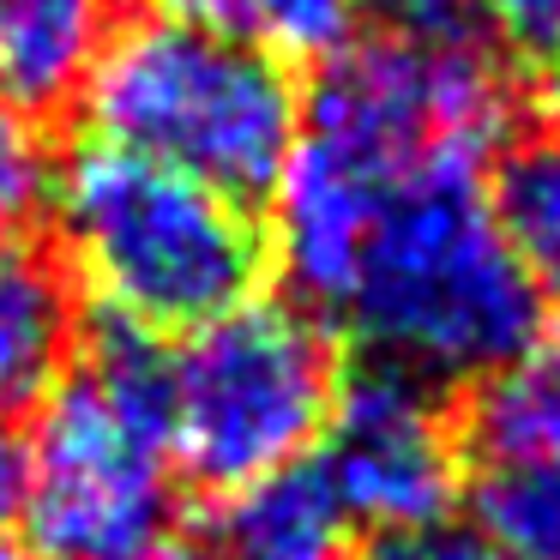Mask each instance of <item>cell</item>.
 Masks as SVG:
<instances>
[{
    "label": "cell",
    "instance_id": "11",
    "mask_svg": "<svg viewBox=\"0 0 560 560\" xmlns=\"http://www.w3.org/2000/svg\"><path fill=\"white\" fill-rule=\"evenodd\" d=\"M488 211H494L530 290L542 302H560V127L500 145Z\"/></svg>",
    "mask_w": 560,
    "mask_h": 560
},
{
    "label": "cell",
    "instance_id": "7",
    "mask_svg": "<svg viewBox=\"0 0 560 560\" xmlns=\"http://www.w3.org/2000/svg\"><path fill=\"white\" fill-rule=\"evenodd\" d=\"M115 31L121 0H0V109L25 127L73 109Z\"/></svg>",
    "mask_w": 560,
    "mask_h": 560
},
{
    "label": "cell",
    "instance_id": "2",
    "mask_svg": "<svg viewBox=\"0 0 560 560\" xmlns=\"http://www.w3.org/2000/svg\"><path fill=\"white\" fill-rule=\"evenodd\" d=\"M61 259L97 314L170 338L254 302L271 271L266 223L194 175L85 139L55 175Z\"/></svg>",
    "mask_w": 560,
    "mask_h": 560
},
{
    "label": "cell",
    "instance_id": "16",
    "mask_svg": "<svg viewBox=\"0 0 560 560\" xmlns=\"http://www.w3.org/2000/svg\"><path fill=\"white\" fill-rule=\"evenodd\" d=\"M43 199V151L19 115L0 109V242L37 211Z\"/></svg>",
    "mask_w": 560,
    "mask_h": 560
},
{
    "label": "cell",
    "instance_id": "9",
    "mask_svg": "<svg viewBox=\"0 0 560 560\" xmlns=\"http://www.w3.org/2000/svg\"><path fill=\"white\" fill-rule=\"evenodd\" d=\"M218 560H355V518L338 506L319 464H290L230 488L211 518Z\"/></svg>",
    "mask_w": 560,
    "mask_h": 560
},
{
    "label": "cell",
    "instance_id": "4",
    "mask_svg": "<svg viewBox=\"0 0 560 560\" xmlns=\"http://www.w3.org/2000/svg\"><path fill=\"white\" fill-rule=\"evenodd\" d=\"M338 380V343L319 314L254 295L170 355V452L211 494L290 470L326 434Z\"/></svg>",
    "mask_w": 560,
    "mask_h": 560
},
{
    "label": "cell",
    "instance_id": "6",
    "mask_svg": "<svg viewBox=\"0 0 560 560\" xmlns=\"http://www.w3.org/2000/svg\"><path fill=\"white\" fill-rule=\"evenodd\" d=\"M319 476L355 524L380 536L446 524L464 500V422L452 416L446 386L368 362L338 380L326 416Z\"/></svg>",
    "mask_w": 560,
    "mask_h": 560
},
{
    "label": "cell",
    "instance_id": "10",
    "mask_svg": "<svg viewBox=\"0 0 560 560\" xmlns=\"http://www.w3.org/2000/svg\"><path fill=\"white\" fill-rule=\"evenodd\" d=\"M464 446H476L488 464L560 470V326L536 331L506 368L476 380Z\"/></svg>",
    "mask_w": 560,
    "mask_h": 560
},
{
    "label": "cell",
    "instance_id": "19",
    "mask_svg": "<svg viewBox=\"0 0 560 560\" xmlns=\"http://www.w3.org/2000/svg\"><path fill=\"white\" fill-rule=\"evenodd\" d=\"M151 560H218V555H211V548H194V542H163Z\"/></svg>",
    "mask_w": 560,
    "mask_h": 560
},
{
    "label": "cell",
    "instance_id": "18",
    "mask_svg": "<svg viewBox=\"0 0 560 560\" xmlns=\"http://www.w3.org/2000/svg\"><path fill=\"white\" fill-rule=\"evenodd\" d=\"M19 506H25V440L0 416V530L19 518Z\"/></svg>",
    "mask_w": 560,
    "mask_h": 560
},
{
    "label": "cell",
    "instance_id": "15",
    "mask_svg": "<svg viewBox=\"0 0 560 560\" xmlns=\"http://www.w3.org/2000/svg\"><path fill=\"white\" fill-rule=\"evenodd\" d=\"M355 7L374 13L398 43L422 49H464L488 25V0H355Z\"/></svg>",
    "mask_w": 560,
    "mask_h": 560
},
{
    "label": "cell",
    "instance_id": "3",
    "mask_svg": "<svg viewBox=\"0 0 560 560\" xmlns=\"http://www.w3.org/2000/svg\"><path fill=\"white\" fill-rule=\"evenodd\" d=\"M91 139L139 151L254 206L302 127V97L278 55L151 13L121 25L85 85Z\"/></svg>",
    "mask_w": 560,
    "mask_h": 560
},
{
    "label": "cell",
    "instance_id": "14",
    "mask_svg": "<svg viewBox=\"0 0 560 560\" xmlns=\"http://www.w3.org/2000/svg\"><path fill=\"white\" fill-rule=\"evenodd\" d=\"M488 25L560 127V0H488Z\"/></svg>",
    "mask_w": 560,
    "mask_h": 560
},
{
    "label": "cell",
    "instance_id": "13",
    "mask_svg": "<svg viewBox=\"0 0 560 560\" xmlns=\"http://www.w3.org/2000/svg\"><path fill=\"white\" fill-rule=\"evenodd\" d=\"M476 524L518 560H560V470L488 464L476 482Z\"/></svg>",
    "mask_w": 560,
    "mask_h": 560
},
{
    "label": "cell",
    "instance_id": "12",
    "mask_svg": "<svg viewBox=\"0 0 560 560\" xmlns=\"http://www.w3.org/2000/svg\"><path fill=\"white\" fill-rule=\"evenodd\" d=\"M158 13L290 61H331L362 19L355 0H158Z\"/></svg>",
    "mask_w": 560,
    "mask_h": 560
},
{
    "label": "cell",
    "instance_id": "17",
    "mask_svg": "<svg viewBox=\"0 0 560 560\" xmlns=\"http://www.w3.org/2000/svg\"><path fill=\"white\" fill-rule=\"evenodd\" d=\"M368 560H518L482 530V524H428V530L386 536Z\"/></svg>",
    "mask_w": 560,
    "mask_h": 560
},
{
    "label": "cell",
    "instance_id": "5",
    "mask_svg": "<svg viewBox=\"0 0 560 560\" xmlns=\"http://www.w3.org/2000/svg\"><path fill=\"white\" fill-rule=\"evenodd\" d=\"M19 518L43 560H151L175 518L170 440L67 368L25 446Z\"/></svg>",
    "mask_w": 560,
    "mask_h": 560
},
{
    "label": "cell",
    "instance_id": "8",
    "mask_svg": "<svg viewBox=\"0 0 560 560\" xmlns=\"http://www.w3.org/2000/svg\"><path fill=\"white\" fill-rule=\"evenodd\" d=\"M79 355V283L55 247L0 242V416L37 410Z\"/></svg>",
    "mask_w": 560,
    "mask_h": 560
},
{
    "label": "cell",
    "instance_id": "20",
    "mask_svg": "<svg viewBox=\"0 0 560 560\" xmlns=\"http://www.w3.org/2000/svg\"><path fill=\"white\" fill-rule=\"evenodd\" d=\"M0 560H25V555H19V548H13V542H0Z\"/></svg>",
    "mask_w": 560,
    "mask_h": 560
},
{
    "label": "cell",
    "instance_id": "1",
    "mask_svg": "<svg viewBox=\"0 0 560 560\" xmlns=\"http://www.w3.org/2000/svg\"><path fill=\"white\" fill-rule=\"evenodd\" d=\"M338 319L374 362L428 386L488 380L542 331V295L488 211L482 170L428 163L392 187Z\"/></svg>",
    "mask_w": 560,
    "mask_h": 560
}]
</instances>
